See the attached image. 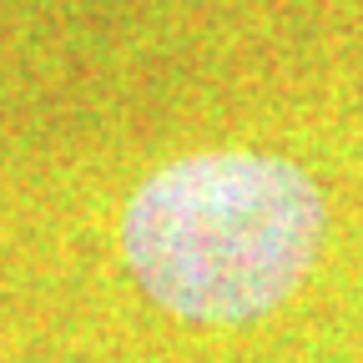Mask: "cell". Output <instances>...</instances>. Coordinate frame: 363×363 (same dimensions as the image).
<instances>
[{
  "label": "cell",
  "instance_id": "cell-1",
  "mask_svg": "<svg viewBox=\"0 0 363 363\" xmlns=\"http://www.w3.org/2000/svg\"><path fill=\"white\" fill-rule=\"evenodd\" d=\"M328 202L272 152H197L152 172L121 217V252L142 293L187 323H257L278 313L323 252Z\"/></svg>",
  "mask_w": 363,
  "mask_h": 363
}]
</instances>
